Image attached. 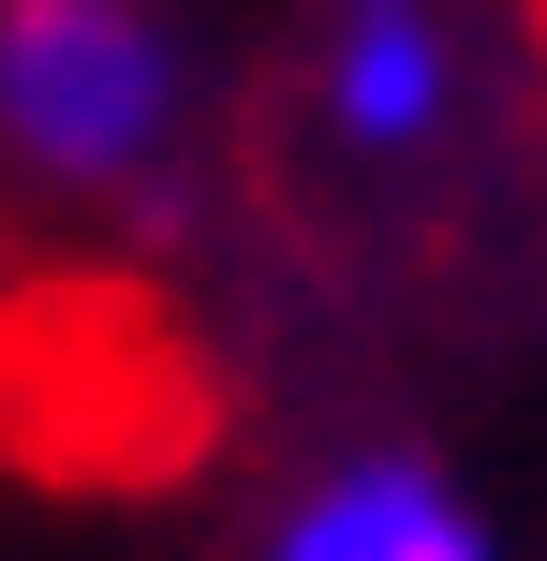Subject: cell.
<instances>
[{"instance_id": "3957f363", "label": "cell", "mask_w": 547, "mask_h": 561, "mask_svg": "<svg viewBox=\"0 0 547 561\" xmlns=\"http://www.w3.org/2000/svg\"><path fill=\"white\" fill-rule=\"evenodd\" d=\"M444 89H459V59H444L430 0H341L326 15V134L341 148H430Z\"/></svg>"}, {"instance_id": "6da1fadb", "label": "cell", "mask_w": 547, "mask_h": 561, "mask_svg": "<svg viewBox=\"0 0 547 561\" xmlns=\"http://www.w3.org/2000/svg\"><path fill=\"white\" fill-rule=\"evenodd\" d=\"M178 134V45L148 0H0V148L30 178H148Z\"/></svg>"}, {"instance_id": "7a4b0ae2", "label": "cell", "mask_w": 547, "mask_h": 561, "mask_svg": "<svg viewBox=\"0 0 547 561\" xmlns=\"http://www.w3.org/2000/svg\"><path fill=\"white\" fill-rule=\"evenodd\" d=\"M266 561H489V517L459 503V473L385 444V458H341V473L296 488V517L266 533Z\"/></svg>"}]
</instances>
